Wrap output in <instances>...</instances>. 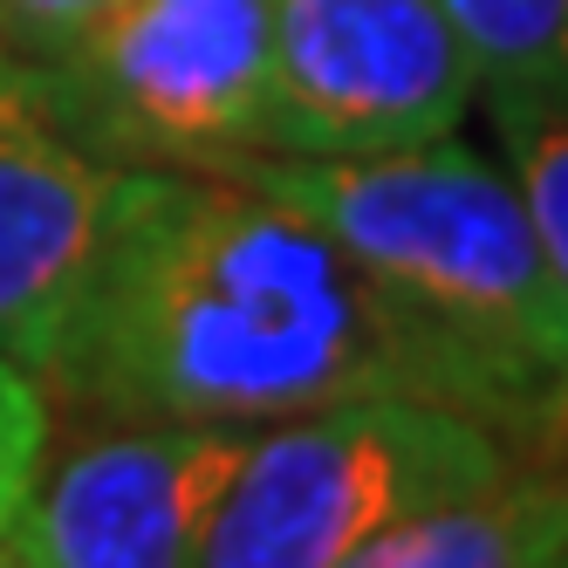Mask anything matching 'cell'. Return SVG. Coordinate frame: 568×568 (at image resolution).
<instances>
[{
  "instance_id": "7c38bea8",
  "label": "cell",
  "mask_w": 568,
  "mask_h": 568,
  "mask_svg": "<svg viewBox=\"0 0 568 568\" xmlns=\"http://www.w3.org/2000/svg\"><path fill=\"white\" fill-rule=\"evenodd\" d=\"M116 0H0V49L28 62H55Z\"/></svg>"
},
{
  "instance_id": "7a4b0ae2",
  "label": "cell",
  "mask_w": 568,
  "mask_h": 568,
  "mask_svg": "<svg viewBox=\"0 0 568 568\" xmlns=\"http://www.w3.org/2000/svg\"><path fill=\"white\" fill-rule=\"evenodd\" d=\"M213 172L343 240L412 356L418 397L507 438L568 404V288L514 179L479 151L453 138L384 158L240 151Z\"/></svg>"
},
{
  "instance_id": "30bf717a",
  "label": "cell",
  "mask_w": 568,
  "mask_h": 568,
  "mask_svg": "<svg viewBox=\"0 0 568 568\" xmlns=\"http://www.w3.org/2000/svg\"><path fill=\"white\" fill-rule=\"evenodd\" d=\"M514 192L568 288V90H486Z\"/></svg>"
},
{
  "instance_id": "9c48e42d",
  "label": "cell",
  "mask_w": 568,
  "mask_h": 568,
  "mask_svg": "<svg viewBox=\"0 0 568 568\" xmlns=\"http://www.w3.org/2000/svg\"><path fill=\"white\" fill-rule=\"evenodd\" d=\"M486 90H568V0H438Z\"/></svg>"
},
{
  "instance_id": "6da1fadb",
  "label": "cell",
  "mask_w": 568,
  "mask_h": 568,
  "mask_svg": "<svg viewBox=\"0 0 568 568\" xmlns=\"http://www.w3.org/2000/svg\"><path fill=\"white\" fill-rule=\"evenodd\" d=\"M75 425H274L412 390L390 315L336 233L226 172L131 165L42 377Z\"/></svg>"
},
{
  "instance_id": "3957f363",
  "label": "cell",
  "mask_w": 568,
  "mask_h": 568,
  "mask_svg": "<svg viewBox=\"0 0 568 568\" xmlns=\"http://www.w3.org/2000/svg\"><path fill=\"white\" fill-rule=\"evenodd\" d=\"M507 473V432L438 397L384 390L274 418L240 459L206 568H343L384 527Z\"/></svg>"
},
{
  "instance_id": "5b68a950",
  "label": "cell",
  "mask_w": 568,
  "mask_h": 568,
  "mask_svg": "<svg viewBox=\"0 0 568 568\" xmlns=\"http://www.w3.org/2000/svg\"><path fill=\"white\" fill-rule=\"evenodd\" d=\"M479 69L438 0H274L254 151L384 158L459 131Z\"/></svg>"
},
{
  "instance_id": "ba28073f",
  "label": "cell",
  "mask_w": 568,
  "mask_h": 568,
  "mask_svg": "<svg viewBox=\"0 0 568 568\" xmlns=\"http://www.w3.org/2000/svg\"><path fill=\"white\" fill-rule=\"evenodd\" d=\"M568 555V404L507 438V473L412 514L343 568H555Z\"/></svg>"
},
{
  "instance_id": "8992f818",
  "label": "cell",
  "mask_w": 568,
  "mask_h": 568,
  "mask_svg": "<svg viewBox=\"0 0 568 568\" xmlns=\"http://www.w3.org/2000/svg\"><path fill=\"white\" fill-rule=\"evenodd\" d=\"M254 432L103 425L34 473L0 568H206V535Z\"/></svg>"
},
{
  "instance_id": "277c9868",
  "label": "cell",
  "mask_w": 568,
  "mask_h": 568,
  "mask_svg": "<svg viewBox=\"0 0 568 568\" xmlns=\"http://www.w3.org/2000/svg\"><path fill=\"white\" fill-rule=\"evenodd\" d=\"M274 0H116L42 62L62 124L110 165L213 172L254 151Z\"/></svg>"
},
{
  "instance_id": "4fadbf2b",
  "label": "cell",
  "mask_w": 568,
  "mask_h": 568,
  "mask_svg": "<svg viewBox=\"0 0 568 568\" xmlns=\"http://www.w3.org/2000/svg\"><path fill=\"white\" fill-rule=\"evenodd\" d=\"M555 568H568V555H561V561H555Z\"/></svg>"
},
{
  "instance_id": "8fae6325",
  "label": "cell",
  "mask_w": 568,
  "mask_h": 568,
  "mask_svg": "<svg viewBox=\"0 0 568 568\" xmlns=\"http://www.w3.org/2000/svg\"><path fill=\"white\" fill-rule=\"evenodd\" d=\"M42 453H49V404L28 371H14L0 356V527L28 500L34 473H42Z\"/></svg>"
},
{
  "instance_id": "52a82bcc",
  "label": "cell",
  "mask_w": 568,
  "mask_h": 568,
  "mask_svg": "<svg viewBox=\"0 0 568 568\" xmlns=\"http://www.w3.org/2000/svg\"><path fill=\"white\" fill-rule=\"evenodd\" d=\"M124 172L62 124L42 62L0 49V356L14 371L55 363Z\"/></svg>"
}]
</instances>
